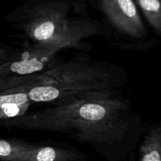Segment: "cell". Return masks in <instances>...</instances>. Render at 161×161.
<instances>
[{
  "instance_id": "1",
  "label": "cell",
  "mask_w": 161,
  "mask_h": 161,
  "mask_svg": "<svg viewBox=\"0 0 161 161\" xmlns=\"http://www.w3.org/2000/svg\"><path fill=\"white\" fill-rule=\"evenodd\" d=\"M5 120V125L15 129L68 135L109 160L125 158L146 130L130 101L116 91L51 104Z\"/></svg>"
},
{
  "instance_id": "2",
  "label": "cell",
  "mask_w": 161,
  "mask_h": 161,
  "mask_svg": "<svg viewBox=\"0 0 161 161\" xmlns=\"http://www.w3.org/2000/svg\"><path fill=\"white\" fill-rule=\"evenodd\" d=\"M127 79L124 68L79 55L54 63L43 72L23 76L17 93H25L31 102L54 104L116 91L125 84Z\"/></svg>"
},
{
  "instance_id": "3",
  "label": "cell",
  "mask_w": 161,
  "mask_h": 161,
  "mask_svg": "<svg viewBox=\"0 0 161 161\" xmlns=\"http://www.w3.org/2000/svg\"><path fill=\"white\" fill-rule=\"evenodd\" d=\"M34 43L54 46L60 50L80 49L86 39L102 36L98 27L85 20H71L61 10L40 7L28 13L17 25Z\"/></svg>"
},
{
  "instance_id": "4",
  "label": "cell",
  "mask_w": 161,
  "mask_h": 161,
  "mask_svg": "<svg viewBox=\"0 0 161 161\" xmlns=\"http://www.w3.org/2000/svg\"><path fill=\"white\" fill-rule=\"evenodd\" d=\"M54 46L34 43L25 51L0 64V77L25 76L43 72L50 67L58 53Z\"/></svg>"
},
{
  "instance_id": "5",
  "label": "cell",
  "mask_w": 161,
  "mask_h": 161,
  "mask_svg": "<svg viewBox=\"0 0 161 161\" xmlns=\"http://www.w3.org/2000/svg\"><path fill=\"white\" fill-rule=\"evenodd\" d=\"M102 7L113 28L130 41L147 39L145 25L133 0H101Z\"/></svg>"
},
{
  "instance_id": "6",
  "label": "cell",
  "mask_w": 161,
  "mask_h": 161,
  "mask_svg": "<svg viewBox=\"0 0 161 161\" xmlns=\"http://www.w3.org/2000/svg\"><path fill=\"white\" fill-rule=\"evenodd\" d=\"M47 146L26 142L21 140L0 139V160L48 161Z\"/></svg>"
},
{
  "instance_id": "7",
  "label": "cell",
  "mask_w": 161,
  "mask_h": 161,
  "mask_svg": "<svg viewBox=\"0 0 161 161\" xmlns=\"http://www.w3.org/2000/svg\"><path fill=\"white\" fill-rule=\"evenodd\" d=\"M139 161H161V125H151L139 148Z\"/></svg>"
},
{
  "instance_id": "8",
  "label": "cell",
  "mask_w": 161,
  "mask_h": 161,
  "mask_svg": "<svg viewBox=\"0 0 161 161\" xmlns=\"http://www.w3.org/2000/svg\"><path fill=\"white\" fill-rule=\"evenodd\" d=\"M145 17L153 29L161 34V5L160 0H138Z\"/></svg>"
},
{
  "instance_id": "9",
  "label": "cell",
  "mask_w": 161,
  "mask_h": 161,
  "mask_svg": "<svg viewBox=\"0 0 161 161\" xmlns=\"http://www.w3.org/2000/svg\"><path fill=\"white\" fill-rule=\"evenodd\" d=\"M31 102L21 105L17 104H6L0 105V119H9L20 116L26 113Z\"/></svg>"
},
{
  "instance_id": "10",
  "label": "cell",
  "mask_w": 161,
  "mask_h": 161,
  "mask_svg": "<svg viewBox=\"0 0 161 161\" xmlns=\"http://www.w3.org/2000/svg\"><path fill=\"white\" fill-rule=\"evenodd\" d=\"M30 102L28 95L25 93H13V94H0V105L6 104H21Z\"/></svg>"
},
{
  "instance_id": "11",
  "label": "cell",
  "mask_w": 161,
  "mask_h": 161,
  "mask_svg": "<svg viewBox=\"0 0 161 161\" xmlns=\"http://www.w3.org/2000/svg\"><path fill=\"white\" fill-rule=\"evenodd\" d=\"M11 55H9V52L4 48L0 47V64L3 62H6V61L11 58Z\"/></svg>"
}]
</instances>
